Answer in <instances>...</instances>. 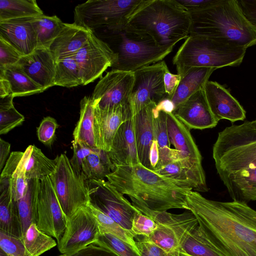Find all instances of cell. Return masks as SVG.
<instances>
[{"instance_id": "6da1fadb", "label": "cell", "mask_w": 256, "mask_h": 256, "mask_svg": "<svg viewBox=\"0 0 256 256\" xmlns=\"http://www.w3.org/2000/svg\"><path fill=\"white\" fill-rule=\"evenodd\" d=\"M186 202L200 232L224 256H256V210L246 203L206 198L190 190Z\"/></svg>"}, {"instance_id": "7a4b0ae2", "label": "cell", "mask_w": 256, "mask_h": 256, "mask_svg": "<svg viewBox=\"0 0 256 256\" xmlns=\"http://www.w3.org/2000/svg\"><path fill=\"white\" fill-rule=\"evenodd\" d=\"M118 190L146 208L156 212L173 208L189 210L186 202L187 184L160 174L141 163L116 166L106 176Z\"/></svg>"}, {"instance_id": "3957f363", "label": "cell", "mask_w": 256, "mask_h": 256, "mask_svg": "<svg viewBox=\"0 0 256 256\" xmlns=\"http://www.w3.org/2000/svg\"><path fill=\"white\" fill-rule=\"evenodd\" d=\"M127 26L150 36L159 46L174 48L190 36L191 20L175 0H144Z\"/></svg>"}, {"instance_id": "277c9868", "label": "cell", "mask_w": 256, "mask_h": 256, "mask_svg": "<svg viewBox=\"0 0 256 256\" xmlns=\"http://www.w3.org/2000/svg\"><path fill=\"white\" fill-rule=\"evenodd\" d=\"M189 13L190 35L224 39L246 48L256 44V30L242 14L236 0H218Z\"/></svg>"}, {"instance_id": "5b68a950", "label": "cell", "mask_w": 256, "mask_h": 256, "mask_svg": "<svg viewBox=\"0 0 256 256\" xmlns=\"http://www.w3.org/2000/svg\"><path fill=\"white\" fill-rule=\"evenodd\" d=\"M106 42L116 54L114 70L134 72L162 61L172 48L158 46L150 36L140 33L127 24L104 29Z\"/></svg>"}, {"instance_id": "8992f818", "label": "cell", "mask_w": 256, "mask_h": 256, "mask_svg": "<svg viewBox=\"0 0 256 256\" xmlns=\"http://www.w3.org/2000/svg\"><path fill=\"white\" fill-rule=\"evenodd\" d=\"M246 48L228 40L190 35L180 47L172 62L178 74L192 68L214 69L241 64Z\"/></svg>"}, {"instance_id": "52a82bcc", "label": "cell", "mask_w": 256, "mask_h": 256, "mask_svg": "<svg viewBox=\"0 0 256 256\" xmlns=\"http://www.w3.org/2000/svg\"><path fill=\"white\" fill-rule=\"evenodd\" d=\"M218 174L244 168L256 158V127L252 121L228 126L218 134L212 148Z\"/></svg>"}, {"instance_id": "ba28073f", "label": "cell", "mask_w": 256, "mask_h": 256, "mask_svg": "<svg viewBox=\"0 0 256 256\" xmlns=\"http://www.w3.org/2000/svg\"><path fill=\"white\" fill-rule=\"evenodd\" d=\"M144 0H89L74 10V23L92 32L128 24Z\"/></svg>"}, {"instance_id": "9c48e42d", "label": "cell", "mask_w": 256, "mask_h": 256, "mask_svg": "<svg viewBox=\"0 0 256 256\" xmlns=\"http://www.w3.org/2000/svg\"><path fill=\"white\" fill-rule=\"evenodd\" d=\"M138 209L157 224L166 225L174 230L178 242V251L189 256H224L202 234L198 220L190 210L173 214L154 211L144 206Z\"/></svg>"}, {"instance_id": "30bf717a", "label": "cell", "mask_w": 256, "mask_h": 256, "mask_svg": "<svg viewBox=\"0 0 256 256\" xmlns=\"http://www.w3.org/2000/svg\"><path fill=\"white\" fill-rule=\"evenodd\" d=\"M55 172L50 177L62 209L67 218L89 203L88 180L76 172L65 154L58 156Z\"/></svg>"}, {"instance_id": "8fae6325", "label": "cell", "mask_w": 256, "mask_h": 256, "mask_svg": "<svg viewBox=\"0 0 256 256\" xmlns=\"http://www.w3.org/2000/svg\"><path fill=\"white\" fill-rule=\"evenodd\" d=\"M89 203L132 232L134 218L140 211L123 194L104 180H88Z\"/></svg>"}, {"instance_id": "7c38bea8", "label": "cell", "mask_w": 256, "mask_h": 256, "mask_svg": "<svg viewBox=\"0 0 256 256\" xmlns=\"http://www.w3.org/2000/svg\"><path fill=\"white\" fill-rule=\"evenodd\" d=\"M68 218L63 212L50 176L40 180L37 199L34 204L32 222L58 242L66 226Z\"/></svg>"}, {"instance_id": "4fadbf2b", "label": "cell", "mask_w": 256, "mask_h": 256, "mask_svg": "<svg viewBox=\"0 0 256 256\" xmlns=\"http://www.w3.org/2000/svg\"><path fill=\"white\" fill-rule=\"evenodd\" d=\"M168 68L165 62L162 60L134 72V82L129 102L132 117L149 104H157L167 98L164 76Z\"/></svg>"}, {"instance_id": "5bb4252c", "label": "cell", "mask_w": 256, "mask_h": 256, "mask_svg": "<svg viewBox=\"0 0 256 256\" xmlns=\"http://www.w3.org/2000/svg\"><path fill=\"white\" fill-rule=\"evenodd\" d=\"M100 233L96 218L87 205L68 218L64 234L58 242L62 254L76 252L94 244Z\"/></svg>"}, {"instance_id": "9a60e30c", "label": "cell", "mask_w": 256, "mask_h": 256, "mask_svg": "<svg viewBox=\"0 0 256 256\" xmlns=\"http://www.w3.org/2000/svg\"><path fill=\"white\" fill-rule=\"evenodd\" d=\"M81 74L83 86L102 77L104 72L112 67L116 54L104 40L92 32L86 44L72 55Z\"/></svg>"}, {"instance_id": "2e32d148", "label": "cell", "mask_w": 256, "mask_h": 256, "mask_svg": "<svg viewBox=\"0 0 256 256\" xmlns=\"http://www.w3.org/2000/svg\"><path fill=\"white\" fill-rule=\"evenodd\" d=\"M134 82V72L112 69L98 82L92 98L103 109L129 106Z\"/></svg>"}, {"instance_id": "e0dca14e", "label": "cell", "mask_w": 256, "mask_h": 256, "mask_svg": "<svg viewBox=\"0 0 256 256\" xmlns=\"http://www.w3.org/2000/svg\"><path fill=\"white\" fill-rule=\"evenodd\" d=\"M130 118L129 106L103 109L96 105L94 133L96 148L110 152L118 128Z\"/></svg>"}, {"instance_id": "ac0fdd59", "label": "cell", "mask_w": 256, "mask_h": 256, "mask_svg": "<svg viewBox=\"0 0 256 256\" xmlns=\"http://www.w3.org/2000/svg\"><path fill=\"white\" fill-rule=\"evenodd\" d=\"M173 114L189 130L212 128L218 123L210 111L204 89L180 104Z\"/></svg>"}, {"instance_id": "d6986e66", "label": "cell", "mask_w": 256, "mask_h": 256, "mask_svg": "<svg viewBox=\"0 0 256 256\" xmlns=\"http://www.w3.org/2000/svg\"><path fill=\"white\" fill-rule=\"evenodd\" d=\"M204 91L210 111L217 122L225 119L234 122L246 118V112L238 102L217 82L208 80Z\"/></svg>"}, {"instance_id": "ffe728a7", "label": "cell", "mask_w": 256, "mask_h": 256, "mask_svg": "<svg viewBox=\"0 0 256 256\" xmlns=\"http://www.w3.org/2000/svg\"><path fill=\"white\" fill-rule=\"evenodd\" d=\"M33 17L0 22V38L2 39L22 56L32 52L37 48V38L32 24Z\"/></svg>"}, {"instance_id": "44dd1931", "label": "cell", "mask_w": 256, "mask_h": 256, "mask_svg": "<svg viewBox=\"0 0 256 256\" xmlns=\"http://www.w3.org/2000/svg\"><path fill=\"white\" fill-rule=\"evenodd\" d=\"M17 64L44 91L54 86L56 62L48 49L36 48Z\"/></svg>"}, {"instance_id": "7402d4cb", "label": "cell", "mask_w": 256, "mask_h": 256, "mask_svg": "<svg viewBox=\"0 0 256 256\" xmlns=\"http://www.w3.org/2000/svg\"><path fill=\"white\" fill-rule=\"evenodd\" d=\"M108 154L115 166L140 163L138 154L133 117L126 120L118 128Z\"/></svg>"}, {"instance_id": "603a6c76", "label": "cell", "mask_w": 256, "mask_h": 256, "mask_svg": "<svg viewBox=\"0 0 256 256\" xmlns=\"http://www.w3.org/2000/svg\"><path fill=\"white\" fill-rule=\"evenodd\" d=\"M218 174L234 201H256V168H246Z\"/></svg>"}, {"instance_id": "cb8c5ba5", "label": "cell", "mask_w": 256, "mask_h": 256, "mask_svg": "<svg viewBox=\"0 0 256 256\" xmlns=\"http://www.w3.org/2000/svg\"><path fill=\"white\" fill-rule=\"evenodd\" d=\"M92 32L74 22L64 23L48 48L55 62L75 54L86 44Z\"/></svg>"}, {"instance_id": "d4e9b609", "label": "cell", "mask_w": 256, "mask_h": 256, "mask_svg": "<svg viewBox=\"0 0 256 256\" xmlns=\"http://www.w3.org/2000/svg\"><path fill=\"white\" fill-rule=\"evenodd\" d=\"M156 104L152 102L133 116L138 154L140 162L151 169L149 155L155 140L154 129V110Z\"/></svg>"}, {"instance_id": "484cf974", "label": "cell", "mask_w": 256, "mask_h": 256, "mask_svg": "<svg viewBox=\"0 0 256 256\" xmlns=\"http://www.w3.org/2000/svg\"><path fill=\"white\" fill-rule=\"evenodd\" d=\"M0 230L22 240V226L10 181L0 182Z\"/></svg>"}, {"instance_id": "4316f807", "label": "cell", "mask_w": 256, "mask_h": 256, "mask_svg": "<svg viewBox=\"0 0 256 256\" xmlns=\"http://www.w3.org/2000/svg\"><path fill=\"white\" fill-rule=\"evenodd\" d=\"M169 140L174 149L182 152L196 162L202 163V156L189 130L173 113H166Z\"/></svg>"}, {"instance_id": "83f0119b", "label": "cell", "mask_w": 256, "mask_h": 256, "mask_svg": "<svg viewBox=\"0 0 256 256\" xmlns=\"http://www.w3.org/2000/svg\"><path fill=\"white\" fill-rule=\"evenodd\" d=\"M214 70L216 69L212 68H192L180 74L181 76L180 82L170 98L175 108L196 92L204 90Z\"/></svg>"}, {"instance_id": "f1b7e54d", "label": "cell", "mask_w": 256, "mask_h": 256, "mask_svg": "<svg viewBox=\"0 0 256 256\" xmlns=\"http://www.w3.org/2000/svg\"><path fill=\"white\" fill-rule=\"evenodd\" d=\"M95 106L92 96L82 99L80 118L73 132L74 141L92 148H97L94 133Z\"/></svg>"}, {"instance_id": "f546056e", "label": "cell", "mask_w": 256, "mask_h": 256, "mask_svg": "<svg viewBox=\"0 0 256 256\" xmlns=\"http://www.w3.org/2000/svg\"><path fill=\"white\" fill-rule=\"evenodd\" d=\"M0 78L8 82L11 95L14 98L28 96L44 92L18 64L0 68Z\"/></svg>"}, {"instance_id": "4dcf8cb0", "label": "cell", "mask_w": 256, "mask_h": 256, "mask_svg": "<svg viewBox=\"0 0 256 256\" xmlns=\"http://www.w3.org/2000/svg\"><path fill=\"white\" fill-rule=\"evenodd\" d=\"M31 22L36 35L37 48L46 49L49 48L64 24L56 16L44 14L33 17Z\"/></svg>"}, {"instance_id": "1f68e13d", "label": "cell", "mask_w": 256, "mask_h": 256, "mask_svg": "<svg viewBox=\"0 0 256 256\" xmlns=\"http://www.w3.org/2000/svg\"><path fill=\"white\" fill-rule=\"evenodd\" d=\"M115 168L108 152L96 148L86 158L82 165V173L88 180H104Z\"/></svg>"}, {"instance_id": "d6a6232c", "label": "cell", "mask_w": 256, "mask_h": 256, "mask_svg": "<svg viewBox=\"0 0 256 256\" xmlns=\"http://www.w3.org/2000/svg\"><path fill=\"white\" fill-rule=\"evenodd\" d=\"M44 14L35 0H0V22Z\"/></svg>"}, {"instance_id": "836d02e7", "label": "cell", "mask_w": 256, "mask_h": 256, "mask_svg": "<svg viewBox=\"0 0 256 256\" xmlns=\"http://www.w3.org/2000/svg\"><path fill=\"white\" fill-rule=\"evenodd\" d=\"M56 164L57 158L54 160L48 158L40 149L32 145L26 163V178L27 180H43L55 172Z\"/></svg>"}, {"instance_id": "e575fe53", "label": "cell", "mask_w": 256, "mask_h": 256, "mask_svg": "<svg viewBox=\"0 0 256 256\" xmlns=\"http://www.w3.org/2000/svg\"><path fill=\"white\" fill-rule=\"evenodd\" d=\"M22 241L26 256H40L57 244L52 237L40 230L34 222L26 230Z\"/></svg>"}, {"instance_id": "d590c367", "label": "cell", "mask_w": 256, "mask_h": 256, "mask_svg": "<svg viewBox=\"0 0 256 256\" xmlns=\"http://www.w3.org/2000/svg\"><path fill=\"white\" fill-rule=\"evenodd\" d=\"M54 84L66 88L82 85L80 70L73 56L56 62Z\"/></svg>"}, {"instance_id": "8d00e7d4", "label": "cell", "mask_w": 256, "mask_h": 256, "mask_svg": "<svg viewBox=\"0 0 256 256\" xmlns=\"http://www.w3.org/2000/svg\"><path fill=\"white\" fill-rule=\"evenodd\" d=\"M40 184V180H28L25 194L20 199L16 201L23 236L32 222V209L38 198Z\"/></svg>"}, {"instance_id": "74e56055", "label": "cell", "mask_w": 256, "mask_h": 256, "mask_svg": "<svg viewBox=\"0 0 256 256\" xmlns=\"http://www.w3.org/2000/svg\"><path fill=\"white\" fill-rule=\"evenodd\" d=\"M88 206L98 220L100 233H109L130 244L140 254L132 232L122 228L106 214L88 204Z\"/></svg>"}, {"instance_id": "f35d334b", "label": "cell", "mask_w": 256, "mask_h": 256, "mask_svg": "<svg viewBox=\"0 0 256 256\" xmlns=\"http://www.w3.org/2000/svg\"><path fill=\"white\" fill-rule=\"evenodd\" d=\"M12 95L0 98V134H5L24 121V116L15 108Z\"/></svg>"}, {"instance_id": "ab89813d", "label": "cell", "mask_w": 256, "mask_h": 256, "mask_svg": "<svg viewBox=\"0 0 256 256\" xmlns=\"http://www.w3.org/2000/svg\"><path fill=\"white\" fill-rule=\"evenodd\" d=\"M142 240L155 244L169 254H174L178 251V242L174 232L162 224H158L157 228L149 236H143Z\"/></svg>"}, {"instance_id": "60d3db41", "label": "cell", "mask_w": 256, "mask_h": 256, "mask_svg": "<svg viewBox=\"0 0 256 256\" xmlns=\"http://www.w3.org/2000/svg\"><path fill=\"white\" fill-rule=\"evenodd\" d=\"M32 148V145H30L25 150L22 158L10 179L12 198L15 201L20 199L26 191L28 184L26 175V166Z\"/></svg>"}, {"instance_id": "b9f144b4", "label": "cell", "mask_w": 256, "mask_h": 256, "mask_svg": "<svg viewBox=\"0 0 256 256\" xmlns=\"http://www.w3.org/2000/svg\"><path fill=\"white\" fill-rule=\"evenodd\" d=\"M94 244L110 250L118 256H140L130 244L109 233H100Z\"/></svg>"}, {"instance_id": "7bdbcfd3", "label": "cell", "mask_w": 256, "mask_h": 256, "mask_svg": "<svg viewBox=\"0 0 256 256\" xmlns=\"http://www.w3.org/2000/svg\"><path fill=\"white\" fill-rule=\"evenodd\" d=\"M155 108L154 110L155 140H157L160 148L170 147L167 128L166 114L164 112L156 110Z\"/></svg>"}, {"instance_id": "ee69618b", "label": "cell", "mask_w": 256, "mask_h": 256, "mask_svg": "<svg viewBox=\"0 0 256 256\" xmlns=\"http://www.w3.org/2000/svg\"><path fill=\"white\" fill-rule=\"evenodd\" d=\"M58 126L54 118L49 116L44 118L37 128L38 140L44 145L50 146L56 140V132Z\"/></svg>"}, {"instance_id": "f6af8a7d", "label": "cell", "mask_w": 256, "mask_h": 256, "mask_svg": "<svg viewBox=\"0 0 256 256\" xmlns=\"http://www.w3.org/2000/svg\"><path fill=\"white\" fill-rule=\"evenodd\" d=\"M0 248L8 256H26L22 240L0 230Z\"/></svg>"}, {"instance_id": "bcb514c9", "label": "cell", "mask_w": 256, "mask_h": 256, "mask_svg": "<svg viewBox=\"0 0 256 256\" xmlns=\"http://www.w3.org/2000/svg\"><path fill=\"white\" fill-rule=\"evenodd\" d=\"M158 228V224L150 216L137 212L132 221V232L135 236H148Z\"/></svg>"}, {"instance_id": "7dc6e473", "label": "cell", "mask_w": 256, "mask_h": 256, "mask_svg": "<svg viewBox=\"0 0 256 256\" xmlns=\"http://www.w3.org/2000/svg\"><path fill=\"white\" fill-rule=\"evenodd\" d=\"M73 156L70 160L72 168L78 174L82 173V165L86 158L93 152L96 148H90L74 140L72 141Z\"/></svg>"}, {"instance_id": "c3c4849f", "label": "cell", "mask_w": 256, "mask_h": 256, "mask_svg": "<svg viewBox=\"0 0 256 256\" xmlns=\"http://www.w3.org/2000/svg\"><path fill=\"white\" fill-rule=\"evenodd\" d=\"M22 56L14 48L0 38V68L17 64Z\"/></svg>"}, {"instance_id": "681fc988", "label": "cell", "mask_w": 256, "mask_h": 256, "mask_svg": "<svg viewBox=\"0 0 256 256\" xmlns=\"http://www.w3.org/2000/svg\"><path fill=\"white\" fill-rule=\"evenodd\" d=\"M58 256H118L115 253L104 247L95 244H90L84 248L72 254H62Z\"/></svg>"}, {"instance_id": "f907efd6", "label": "cell", "mask_w": 256, "mask_h": 256, "mask_svg": "<svg viewBox=\"0 0 256 256\" xmlns=\"http://www.w3.org/2000/svg\"><path fill=\"white\" fill-rule=\"evenodd\" d=\"M24 154V152L20 151L11 152L2 171L0 180H10L12 173L18 166Z\"/></svg>"}, {"instance_id": "816d5d0a", "label": "cell", "mask_w": 256, "mask_h": 256, "mask_svg": "<svg viewBox=\"0 0 256 256\" xmlns=\"http://www.w3.org/2000/svg\"><path fill=\"white\" fill-rule=\"evenodd\" d=\"M242 14L256 30V0H236Z\"/></svg>"}, {"instance_id": "f5cc1de1", "label": "cell", "mask_w": 256, "mask_h": 256, "mask_svg": "<svg viewBox=\"0 0 256 256\" xmlns=\"http://www.w3.org/2000/svg\"><path fill=\"white\" fill-rule=\"evenodd\" d=\"M180 80V75L171 73L168 68L166 70L164 76V82L168 98L170 99L174 94Z\"/></svg>"}, {"instance_id": "db71d44e", "label": "cell", "mask_w": 256, "mask_h": 256, "mask_svg": "<svg viewBox=\"0 0 256 256\" xmlns=\"http://www.w3.org/2000/svg\"><path fill=\"white\" fill-rule=\"evenodd\" d=\"M218 0H175V1L188 12L198 10L208 7Z\"/></svg>"}, {"instance_id": "11a10c76", "label": "cell", "mask_w": 256, "mask_h": 256, "mask_svg": "<svg viewBox=\"0 0 256 256\" xmlns=\"http://www.w3.org/2000/svg\"><path fill=\"white\" fill-rule=\"evenodd\" d=\"M160 158V148L156 140H154L151 146L149 160L151 170H154L156 168L159 160Z\"/></svg>"}, {"instance_id": "9f6ffc18", "label": "cell", "mask_w": 256, "mask_h": 256, "mask_svg": "<svg viewBox=\"0 0 256 256\" xmlns=\"http://www.w3.org/2000/svg\"><path fill=\"white\" fill-rule=\"evenodd\" d=\"M10 144L2 138H0V170H2V168L5 164L6 158L10 154Z\"/></svg>"}, {"instance_id": "6f0895ef", "label": "cell", "mask_w": 256, "mask_h": 256, "mask_svg": "<svg viewBox=\"0 0 256 256\" xmlns=\"http://www.w3.org/2000/svg\"><path fill=\"white\" fill-rule=\"evenodd\" d=\"M144 242L150 256H174V254L166 252L155 244L140 240Z\"/></svg>"}, {"instance_id": "680465c9", "label": "cell", "mask_w": 256, "mask_h": 256, "mask_svg": "<svg viewBox=\"0 0 256 256\" xmlns=\"http://www.w3.org/2000/svg\"><path fill=\"white\" fill-rule=\"evenodd\" d=\"M155 108L158 111H162L166 113H173L175 110V106L170 99L166 98L159 102L156 105Z\"/></svg>"}, {"instance_id": "91938a15", "label": "cell", "mask_w": 256, "mask_h": 256, "mask_svg": "<svg viewBox=\"0 0 256 256\" xmlns=\"http://www.w3.org/2000/svg\"><path fill=\"white\" fill-rule=\"evenodd\" d=\"M11 95L8 82L3 78H0V98Z\"/></svg>"}, {"instance_id": "94428289", "label": "cell", "mask_w": 256, "mask_h": 256, "mask_svg": "<svg viewBox=\"0 0 256 256\" xmlns=\"http://www.w3.org/2000/svg\"><path fill=\"white\" fill-rule=\"evenodd\" d=\"M136 245L139 250L140 256H150L144 242L140 240L136 242Z\"/></svg>"}, {"instance_id": "6125c7cd", "label": "cell", "mask_w": 256, "mask_h": 256, "mask_svg": "<svg viewBox=\"0 0 256 256\" xmlns=\"http://www.w3.org/2000/svg\"><path fill=\"white\" fill-rule=\"evenodd\" d=\"M174 256H189L182 252H180V251L177 252H176L174 253Z\"/></svg>"}, {"instance_id": "be15d7a7", "label": "cell", "mask_w": 256, "mask_h": 256, "mask_svg": "<svg viewBox=\"0 0 256 256\" xmlns=\"http://www.w3.org/2000/svg\"><path fill=\"white\" fill-rule=\"evenodd\" d=\"M0 256H8L0 248Z\"/></svg>"}, {"instance_id": "e7e4bbea", "label": "cell", "mask_w": 256, "mask_h": 256, "mask_svg": "<svg viewBox=\"0 0 256 256\" xmlns=\"http://www.w3.org/2000/svg\"><path fill=\"white\" fill-rule=\"evenodd\" d=\"M252 122L254 126L256 127V119L254 120H253Z\"/></svg>"}, {"instance_id": "03108f58", "label": "cell", "mask_w": 256, "mask_h": 256, "mask_svg": "<svg viewBox=\"0 0 256 256\" xmlns=\"http://www.w3.org/2000/svg\"></svg>"}]
</instances>
